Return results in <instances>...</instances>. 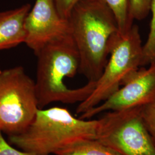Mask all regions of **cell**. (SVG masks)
<instances>
[{
    "mask_svg": "<svg viewBox=\"0 0 155 155\" xmlns=\"http://www.w3.org/2000/svg\"><path fill=\"white\" fill-rule=\"evenodd\" d=\"M68 20L80 57L78 72L97 82L121 36L116 19L102 0H81Z\"/></svg>",
    "mask_w": 155,
    "mask_h": 155,
    "instance_id": "6da1fadb",
    "label": "cell"
},
{
    "mask_svg": "<svg viewBox=\"0 0 155 155\" xmlns=\"http://www.w3.org/2000/svg\"><path fill=\"white\" fill-rule=\"evenodd\" d=\"M98 120L74 116L66 108L39 109L33 121L19 134L8 136L11 144L35 155H56L84 140H96Z\"/></svg>",
    "mask_w": 155,
    "mask_h": 155,
    "instance_id": "7a4b0ae2",
    "label": "cell"
},
{
    "mask_svg": "<svg viewBox=\"0 0 155 155\" xmlns=\"http://www.w3.org/2000/svg\"><path fill=\"white\" fill-rule=\"evenodd\" d=\"M36 56L35 82L40 109L54 102L81 103L93 91L96 82L89 81L77 89H70L64 82L65 78L75 77L80 66V57L71 35L45 45Z\"/></svg>",
    "mask_w": 155,
    "mask_h": 155,
    "instance_id": "3957f363",
    "label": "cell"
},
{
    "mask_svg": "<svg viewBox=\"0 0 155 155\" xmlns=\"http://www.w3.org/2000/svg\"><path fill=\"white\" fill-rule=\"evenodd\" d=\"M39 109L35 81L24 68L0 69V130L8 136L22 133Z\"/></svg>",
    "mask_w": 155,
    "mask_h": 155,
    "instance_id": "277c9868",
    "label": "cell"
},
{
    "mask_svg": "<svg viewBox=\"0 0 155 155\" xmlns=\"http://www.w3.org/2000/svg\"><path fill=\"white\" fill-rule=\"evenodd\" d=\"M143 45L139 28L133 24L127 33L117 40L93 91L79 104L76 113L81 115L107 100L130 74L143 66Z\"/></svg>",
    "mask_w": 155,
    "mask_h": 155,
    "instance_id": "5b68a950",
    "label": "cell"
},
{
    "mask_svg": "<svg viewBox=\"0 0 155 155\" xmlns=\"http://www.w3.org/2000/svg\"><path fill=\"white\" fill-rule=\"evenodd\" d=\"M141 108L107 113L100 119L96 140L121 155H155V145L144 125Z\"/></svg>",
    "mask_w": 155,
    "mask_h": 155,
    "instance_id": "8992f818",
    "label": "cell"
},
{
    "mask_svg": "<svg viewBox=\"0 0 155 155\" xmlns=\"http://www.w3.org/2000/svg\"><path fill=\"white\" fill-rule=\"evenodd\" d=\"M150 65L148 68L141 67L130 74L122 82L121 88L79 118L90 120L104 111L143 107L155 101V63Z\"/></svg>",
    "mask_w": 155,
    "mask_h": 155,
    "instance_id": "52a82bcc",
    "label": "cell"
},
{
    "mask_svg": "<svg viewBox=\"0 0 155 155\" xmlns=\"http://www.w3.org/2000/svg\"><path fill=\"white\" fill-rule=\"evenodd\" d=\"M25 43L36 55L50 43L71 35L69 21L60 15L54 0H36L25 21Z\"/></svg>",
    "mask_w": 155,
    "mask_h": 155,
    "instance_id": "ba28073f",
    "label": "cell"
},
{
    "mask_svg": "<svg viewBox=\"0 0 155 155\" xmlns=\"http://www.w3.org/2000/svg\"><path fill=\"white\" fill-rule=\"evenodd\" d=\"M31 6L26 4L15 9L0 12V50L25 43V21Z\"/></svg>",
    "mask_w": 155,
    "mask_h": 155,
    "instance_id": "9c48e42d",
    "label": "cell"
},
{
    "mask_svg": "<svg viewBox=\"0 0 155 155\" xmlns=\"http://www.w3.org/2000/svg\"><path fill=\"white\" fill-rule=\"evenodd\" d=\"M56 155H121L97 140H87L63 150Z\"/></svg>",
    "mask_w": 155,
    "mask_h": 155,
    "instance_id": "30bf717a",
    "label": "cell"
},
{
    "mask_svg": "<svg viewBox=\"0 0 155 155\" xmlns=\"http://www.w3.org/2000/svg\"><path fill=\"white\" fill-rule=\"evenodd\" d=\"M105 3L116 19L121 35L127 33L133 25L134 20L130 11L129 0H102Z\"/></svg>",
    "mask_w": 155,
    "mask_h": 155,
    "instance_id": "8fae6325",
    "label": "cell"
},
{
    "mask_svg": "<svg viewBox=\"0 0 155 155\" xmlns=\"http://www.w3.org/2000/svg\"><path fill=\"white\" fill-rule=\"evenodd\" d=\"M150 12L152 18L150 32L147 41L143 45V66L155 63V0H152Z\"/></svg>",
    "mask_w": 155,
    "mask_h": 155,
    "instance_id": "7c38bea8",
    "label": "cell"
},
{
    "mask_svg": "<svg viewBox=\"0 0 155 155\" xmlns=\"http://www.w3.org/2000/svg\"><path fill=\"white\" fill-rule=\"evenodd\" d=\"M130 11L134 20L141 21L150 12L152 0H129Z\"/></svg>",
    "mask_w": 155,
    "mask_h": 155,
    "instance_id": "4fadbf2b",
    "label": "cell"
},
{
    "mask_svg": "<svg viewBox=\"0 0 155 155\" xmlns=\"http://www.w3.org/2000/svg\"><path fill=\"white\" fill-rule=\"evenodd\" d=\"M141 116L144 125L155 145V101L142 107Z\"/></svg>",
    "mask_w": 155,
    "mask_h": 155,
    "instance_id": "5bb4252c",
    "label": "cell"
},
{
    "mask_svg": "<svg viewBox=\"0 0 155 155\" xmlns=\"http://www.w3.org/2000/svg\"><path fill=\"white\" fill-rule=\"evenodd\" d=\"M81 0H54L56 9L63 18L67 19L72 9Z\"/></svg>",
    "mask_w": 155,
    "mask_h": 155,
    "instance_id": "9a60e30c",
    "label": "cell"
},
{
    "mask_svg": "<svg viewBox=\"0 0 155 155\" xmlns=\"http://www.w3.org/2000/svg\"><path fill=\"white\" fill-rule=\"evenodd\" d=\"M0 130V155H35L20 149H16L9 144Z\"/></svg>",
    "mask_w": 155,
    "mask_h": 155,
    "instance_id": "2e32d148",
    "label": "cell"
}]
</instances>
